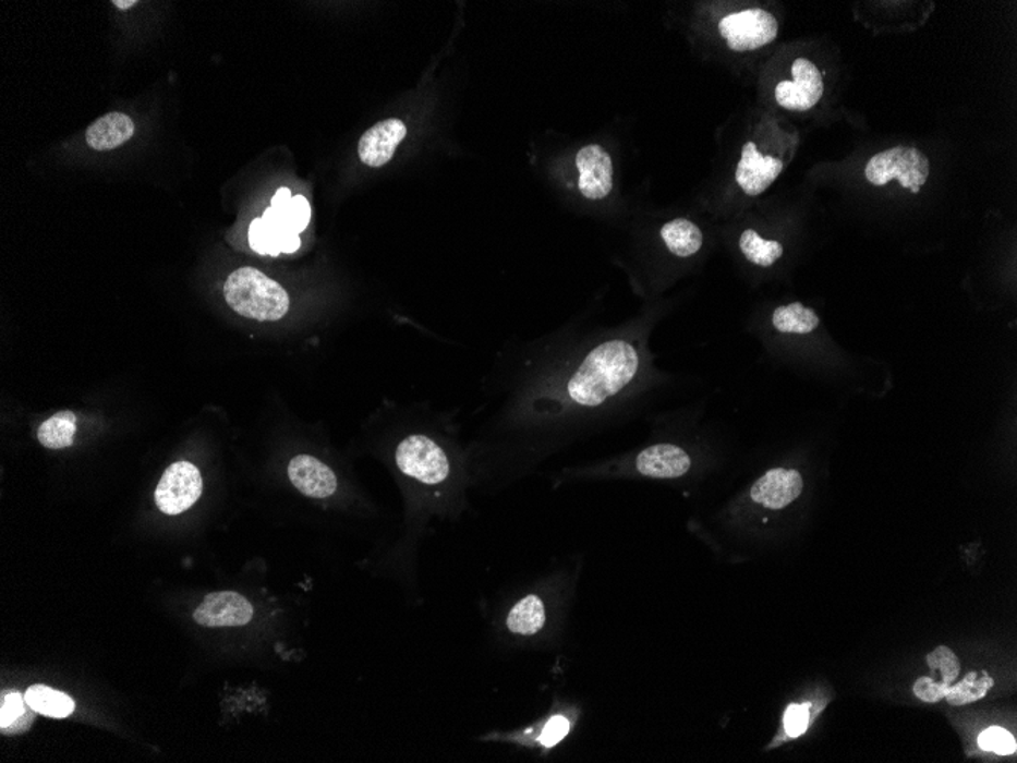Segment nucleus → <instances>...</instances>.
Instances as JSON below:
<instances>
[{
  "label": "nucleus",
  "mask_w": 1017,
  "mask_h": 763,
  "mask_svg": "<svg viewBox=\"0 0 1017 763\" xmlns=\"http://www.w3.org/2000/svg\"><path fill=\"white\" fill-rule=\"evenodd\" d=\"M113 5L119 8V10H130V8L136 7V0H113Z\"/></svg>",
  "instance_id": "obj_30"
},
{
  "label": "nucleus",
  "mask_w": 1017,
  "mask_h": 763,
  "mask_svg": "<svg viewBox=\"0 0 1017 763\" xmlns=\"http://www.w3.org/2000/svg\"><path fill=\"white\" fill-rule=\"evenodd\" d=\"M978 743L982 750L992 751L1000 756L1016 753V739L1007 730L1001 727H990L982 731Z\"/></svg>",
  "instance_id": "obj_26"
},
{
  "label": "nucleus",
  "mask_w": 1017,
  "mask_h": 763,
  "mask_svg": "<svg viewBox=\"0 0 1017 763\" xmlns=\"http://www.w3.org/2000/svg\"><path fill=\"white\" fill-rule=\"evenodd\" d=\"M570 727V720L566 716L556 715L554 718L548 719L538 738L541 746L546 747V749L556 746L566 738Z\"/></svg>",
  "instance_id": "obj_28"
},
{
  "label": "nucleus",
  "mask_w": 1017,
  "mask_h": 763,
  "mask_svg": "<svg viewBox=\"0 0 1017 763\" xmlns=\"http://www.w3.org/2000/svg\"><path fill=\"white\" fill-rule=\"evenodd\" d=\"M293 198L290 190L288 187H282L276 193L274 201H271V208H279V206L286 205L287 202H290Z\"/></svg>",
  "instance_id": "obj_29"
},
{
  "label": "nucleus",
  "mask_w": 1017,
  "mask_h": 763,
  "mask_svg": "<svg viewBox=\"0 0 1017 763\" xmlns=\"http://www.w3.org/2000/svg\"><path fill=\"white\" fill-rule=\"evenodd\" d=\"M34 708L26 703L25 697L19 692L5 693L0 707V728L3 734H23L28 730L34 720Z\"/></svg>",
  "instance_id": "obj_22"
},
{
  "label": "nucleus",
  "mask_w": 1017,
  "mask_h": 763,
  "mask_svg": "<svg viewBox=\"0 0 1017 763\" xmlns=\"http://www.w3.org/2000/svg\"><path fill=\"white\" fill-rule=\"evenodd\" d=\"M249 243L259 255L278 256L279 253H294L301 245V238L287 228L274 208L253 220L249 229Z\"/></svg>",
  "instance_id": "obj_14"
},
{
  "label": "nucleus",
  "mask_w": 1017,
  "mask_h": 763,
  "mask_svg": "<svg viewBox=\"0 0 1017 763\" xmlns=\"http://www.w3.org/2000/svg\"><path fill=\"white\" fill-rule=\"evenodd\" d=\"M76 432V416L64 410L46 420L38 428L37 437L40 444L51 450L71 447Z\"/></svg>",
  "instance_id": "obj_21"
},
{
  "label": "nucleus",
  "mask_w": 1017,
  "mask_h": 763,
  "mask_svg": "<svg viewBox=\"0 0 1017 763\" xmlns=\"http://www.w3.org/2000/svg\"><path fill=\"white\" fill-rule=\"evenodd\" d=\"M203 493L202 474L190 462H175L165 470L156 488V505L167 516H179L197 504Z\"/></svg>",
  "instance_id": "obj_6"
},
{
  "label": "nucleus",
  "mask_w": 1017,
  "mask_h": 763,
  "mask_svg": "<svg viewBox=\"0 0 1017 763\" xmlns=\"http://www.w3.org/2000/svg\"><path fill=\"white\" fill-rule=\"evenodd\" d=\"M25 700L31 708L48 718H68L75 711V703L71 697L44 685L31 686L26 690Z\"/></svg>",
  "instance_id": "obj_20"
},
{
  "label": "nucleus",
  "mask_w": 1017,
  "mask_h": 763,
  "mask_svg": "<svg viewBox=\"0 0 1017 763\" xmlns=\"http://www.w3.org/2000/svg\"><path fill=\"white\" fill-rule=\"evenodd\" d=\"M407 136V126L401 119L389 118L371 126L359 142V156L371 168L384 167L394 159L395 153Z\"/></svg>",
  "instance_id": "obj_13"
},
{
  "label": "nucleus",
  "mask_w": 1017,
  "mask_h": 763,
  "mask_svg": "<svg viewBox=\"0 0 1017 763\" xmlns=\"http://www.w3.org/2000/svg\"><path fill=\"white\" fill-rule=\"evenodd\" d=\"M663 251L671 258L692 259L704 249V232L697 222L689 218L677 217L663 222L656 233Z\"/></svg>",
  "instance_id": "obj_15"
},
{
  "label": "nucleus",
  "mask_w": 1017,
  "mask_h": 763,
  "mask_svg": "<svg viewBox=\"0 0 1017 763\" xmlns=\"http://www.w3.org/2000/svg\"><path fill=\"white\" fill-rule=\"evenodd\" d=\"M547 623L546 602L538 594H525L510 607L506 630L517 638H535Z\"/></svg>",
  "instance_id": "obj_16"
},
{
  "label": "nucleus",
  "mask_w": 1017,
  "mask_h": 763,
  "mask_svg": "<svg viewBox=\"0 0 1017 763\" xmlns=\"http://www.w3.org/2000/svg\"><path fill=\"white\" fill-rule=\"evenodd\" d=\"M931 164L928 156L912 147H894L871 157L865 178L873 186L899 180L901 187L919 194L927 185Z\"/></svg>",
  "instance_id": "obj_3"
},
{
  "label": "nucleus",
  "mask_w": 1017,
  "mask_h": 763,
  "mask_svg": "<svg viewBox=\"0 0 1017 763\" xmlns=\"http://www.w3.org/2000/svg\"><path fill=\"white\" fill-rule=\"evenodd\" d=\"M777 17L762 8H748L725 15L719 22V34L735 52L758 51L773 44L778 36Z\"/></svg>",
  "instance_id": "obj_4"
},
{
  "label": "nucleus",
  "mask_w": 1017,
  "mask_h": 763,
  "mask_svg": "<svg viewBox=\"0 0 1017 763\" xmlns=\"http://www.w3.org/2000/svg\"><path fill=\"white\" fill-rule=\"evenodd\" d=\"M811 704H790L785 713V730L790 738H797L808 730Z\"/></svg>",
  "instance_id": "obj_27"
},
{
  "label": "nucleus",
  "mask_w": 1017,
  "mask_h": 763,
  "mask_svg": "<svg viewBox=\"0 0 1017 763\" xmlns=\"http://www.w3.org/2000/svg\"><path fill=\"white\" fill-rule=\"evenodd\" d=\"M287 474L294 489L313 500H326L339 491V475L316 456H294L288 463Z\"/></svg>",
  "instance_id": "obj_11"
},
{
  "label": "nucleus",
  "mask_w": 1017,
  "mask_h": 763,
  "mask_svg": "<svg viewBox=\"0 0 1017 763\" xmlns=\"http://www.w3.org/2000/svg\"><path fill=\"white\" fill-rule=\"evenodd\" d=\"M274 209L278 213L280 220L286 222L288 228L293 230L294 233H298V235L308 226L311 218L310 203L305 197H302V195H294L286 205Z\"/></svg>",
  "instance_id": "obj_24"
},
{
  "label": "nucleus",
  "mask_w": 1017,
  "mask_h": 763,
  "mask_svg": "<svg viewBox=\"0 0 1017 763\" xmlns=\"http://www.w3.org/2000/svg\"><path fill=\"white\" fill-rule=\"evenodd\" d=\"M785 164L778 157L763 155L758 144L748 141L742 147L738 167H736V183L748 197H758L773 185Z\"/></svg>",
  "instance_id": "obj_12"
},
{
  "label": "nucleus",
  "mask_w": 1017,
  "mask_h": 763,
  "mask_svg": "<svg viewBox=\"0 0 1017 763\" xmlns=\"http://www.w3.org/2000/svg\"><path fill=\"white\" fill-rule=\"evenodd\" d=\"M993 685H995V681L989 677L988 673L969 674L959 685L951 686L944 698L951 705L970 704L988 695Z\"/></svg>",
  "instance_id": "obj_23"
},
{
  "label": "nucleus",
  "mask_w": 1017,
  "mask_h": 763,
  "mask_svg": "<svg viewBox=\"0 0 1017 763\" xmlns=\"http://www.w3.org/2000/svg\"><path fill=\"white\" fill-rule=\"evenodd\" d=\"M771 325L783 336H806L819 328L820 317L813 308H808L801 302H792L774 310Z\"/></svg>",
  "instance_id": "obj_19"
},
{
  "label": "nucleus",
  "mask_w": 1017,
  "mask_h": 763,
  "mask_svg": "<svg viewBox=\"0 0 1017 763\" xmlns=\"http://www.w3.org/2000/svg\"><path fill=\"white\" fill-rule=\"evenodd\" d=\"M927 662L932 674L940 673V677H942L940 682L952 686V682L957 680L961 666H959L957 655L952 653L949 647H936L934 653L928 655Z\"/></svg>",
  "instance_id": "obj_25"
},
{
  "label": "nucleus",
  "mask_w": 1017,
  "mask_h": 763,
  "mask_svg": "<svg viewBox=\"0 0 1017 763\" xmlns=\"http://www.w3.org/2000/svg\"><path fill=\"white\" fill-rule=\"evenodd\" d=\"M740 255L752 267L770 270L785 256V245L774 238L763 237L752 228L743 229L738 238Z\"/></svg>",
  "instance_id": "obj_18"
},
{
  "label": "nucleus",
  "mask_w": 1017,
  "mask_h": 763,
  "mask_svg": "<svg viewBox=\"0 0 1017 763\" xmlns=\"http://www.w3.org/2000/svg\"><path fill=\"white\" fill-rule=\"evenodd\" d=\"M792 82L785 80L775 87V101L783 109L809 111L819 105L824 95L823 74L808 59H797L792 63Z\"/></svg>",
  "instance_id": "obj_7"
},
{
  "label": "nucleus",
  "mask_w": 1017,
  "mask_h": 763,
  "mask_svg": "<svg viewBox=\"0 0 1017 763\" xmlns=\"http://www.w3.org/2000/svg\"><path fill=\"white\" fill-rule=\"evenodd\" d=\"M394 465L401 477L422 489L435 491L450 486L455 465L450 451L443 443L427 433H409L394 448Z\"/></svg>",
  "instance_id": "obj_1"
},
{
  "label": "nucleus",
  "mask_w": 1017,
  "mask_h": 763,
  "mask_svg": "<svg viewBox=\"0 0 1017 763\" xmlns=\"http://www.w3.org/2000/svg\"><path fill=\"white\" fill-rule=\"evenodd\" d=\"M233 312L256 322H278L290 310V296L278 282L253 267L238 268L225 283Z\"/></svg>",
  "instance_id": "obj_2"
},
{
  "label": "nucleus",
  "mask_w": 1017,
  "mask_h": 763,
  "mask_svg": "<svg viewBox=\"0 0 1017 763\" xmlns=\"http://www.w3.org/2000/svg\"><path fill=\"white\" fill-rule=\"evenodd\" d=\"M804 482L800 471L794 468H773L752 483V504L767 511H782L792 505L803 493Z\"/></svg>",
  "instance_id": "obj_10"
},
{
  "label": "nucleus",
  "mask_w": 1017,
  "mask_h": 763,
  "mask_svg": "<svg viewBox=\"0 0 1017 763\" xmlns=\"http://www.w3.org/2000/svg\"><path fill=\"white\" fill-rule=\"evenodd\" d=\"M134 124L132 118L113 111L104 114L87 129L86 142L95 152H110L132 140Z\"/></svg>",
  "instance_id": "obj_17"
},
{
  "label": "nucleus",
  "mask_w": 1017,
  "mask_h": 763,
  "mask_svg": "<svg viewBox=\"0 0 1017 763\" xmlns=\"http://www.w3.org/2000/svg\"><path fill=\"white\" fill-rule=\"evenodd\" d=\"M255 615V605L247 597L226 590L207 594L195 609L194 620L206 628H241L252 623Z\"/></svg>",
  "instance_id": "obj_8"
},
{
  "label": "nucleus",
  "mask_w": 1017,
  "mask_h": 763,
  "mask_svg": "<svg viewBox=\"0 0 1017 763\" xmlns=\"http://www.w3.org/2000/svg\"><path fill=\"white\" fill-rule=\"evenodd\" d=\"M579 193L590 202L608 198L614 187V165L608 149L598 144L585 145L576 155Z\"/></svg>",
  "instance_id": "obj_9"
},
{
  "label": "nucleus",
  "mask_w": 1017,
  "mask_h": 763,
  "mask_svg": "<svg viewBox=\"0 0 1017 763\" xmlns=\"http://www.w3.org/2000/svg\"><path fill=\"white\" fill-rule=\"evenodd\" d=\"M692 467V456L681 445L655 443L637 451L629 459L628 470L652 481H677L689 474Z\"/></svg>",
  "instance_id": "obj_5"
}]
</instances>
